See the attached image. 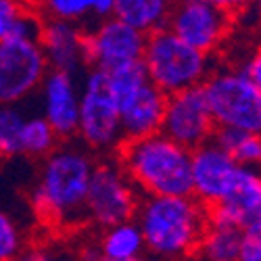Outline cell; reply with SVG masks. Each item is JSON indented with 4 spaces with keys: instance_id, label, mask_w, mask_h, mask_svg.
<instances>
[{
    "instance_id": "cell-1",
    "label": "cell",
    "mask_w": 261,
    "mask_h": 261,
    "mask_svg": "<svg viewBox=\"0 0 261 261\" xmlns=\"http://www.w3.org/2000/svg\"><path fill=\"white\" fill-rule=\"evenodd\" d=\"M96 155L82 142H59L42 159L32 205L42 222L59 228H75L86 222V192Z\"/></svg>"
},
{
    "instance_id": "cell-2",
    "label": "cell",
    "mask_w": 261,
    "mask_h": 261,
    "mask_svg": "<svg viewBox=\"0 0 261 261\" xmlns=\"http://www.w3.org/2000/svg\"><path fill=\"white\" fill-rule=\"evenodd\" d=\"M134 220L144 236L146 255L157 259L194 257L209 228V209L194 194L140 197Z\"/></svg>"
},
{
    "instance_id": "cell-3",
    "label": "cell",
    "mask_w": 261,
    "mask_h": 261,
    "mask_svg": "<svg viewBox=\"0 0 261 261\" xmlns=\"http://www.w3.org/2000/svg\"><path fill=\"white\" fill-rule=\"evenodd\" d=\"M192 150L163 132L123 140L115 159L140 197L150 194H192Z\"/></svg>"
},
{
    "instance_id": "cell-4",
    "label": "cell",
    "mask_w": 261,
    "mask_h": 261,
    "mask_svg": "<svg viewBox=\"0 0 261 261\" xmlns=\"http://www.w3.org/2000/svg\"><path fill=\"white\" fill-rule=\"evenodd\" d=\"M142 63L150 84L165 94L201 86L220 65V55H209L190 46L169 28L146 36Z\"/></svg>"
},
{
    "instance_id": "cell-5",
    "label": "cell",
    "mask_w": 261,
    "mask_h": 261,
    "mask_svg": "<svg viewBox=\"0 0 261 261\" xmlns=\"http://www.w3.org/2000/svg\"><path fill=\"white\" fill-rule=\"evenodd\" d=\"M96 157H111L123 142L119 105L109 86L105 69L88 67L80 82V121L77 136Z\"/></svg>"
},
{
    "instance_id": "cell-6",
    "label": "cell",
    "mask_w": 261,
    "mask_h": 261,
    "mask_svg": "<svg viewBox=\"0 0 261 261\" xmlns=\"http://www.w3.org/2000/svg\"><path fill=\"white\" fill-rule=\"evenodd\" d=\"M217 125L261 132V90L241 67H217L201 84Z\"/></svg>"
},
{
    "instance_id": "cell-7",
    "label": "cell",
    "mask_w": 261,
    "mask_h": 261,
    "mask_svg": "<svg viewBox=\"0 0 261 261\" xmlns=\"http://www.w3.org/2000/svg\"><path fill=\"white\" fill-rule=\"evenodd\" d=\"M140 194L115 159L96 157L88 192H86V222L102 230L119 222L134 220Z\"/></svg>"
},
{
    "instance_id": "cell-8",
    "label": "cell",
    "mask_w": 261,
    "mask_h": 261,
    "mask_svg": "<svg viewBox=\"0 0 261 261\" xmlns=\"http://www.w3.org/2000/svg\"><path fill=\"white\" fill-rule=\"evenodd\" d=\"M40 40L5 36L0 40V102H25L48 73Z\"/></svg>"
},
{
    "instance_id": "cell-9",
    "label": "cell",
    "mask_w": 261,
    "mask_h": 261,
    "mask_svg": "<svg viewBox=\"0 0 261 261\" xmlns=\"http://www.w3.org/2000/svg\"><path fill=\"white\" fill-rule=\"evenodd\" d=\"M232 25L234 17L213 0H176L167 19V28L173 34L209 55H220Z\"/></svg>"
},
{
    "instance_id": "cell-10",
    "label": "cell",
    "mask_w": 261,
    "mask_h": 261,
    "mask_svg": "<svg viewBox=\"0 0 261 261\" xmlns=\"http://www.w3.org/2000/svg\"><path fill=\"white\" fill-rule=\"evenodd\" d=\"M86 28V61L88 67L111 71L125 63L140 61L146 46V34L125 21L109 15Z\"/></svg>"
},
{
    "instance_id": "cell-11",
    "label": "cell",
    "mask_w": 261,
    "mask_h": 261,
    "mask_svg": "<svg viewBox=\"0 0 261 261\" xmlns=\"http://www.w3.org/2000/svg\"><path fill=\"white\" fill-rule=\"evenodd\" d=\"M215 119L205 98L203 86L167 94L161 132L186 148H197L215 134Z\"/></svg>"
},
{
    "instance_id": "cell-12",
    "label": "cell",
    "mask_w": 261,
    "mask_h": 261,
    "mask_svg": "<svg viewBox=\"0 0 261 261\" xmlns=\"http://www.w3.org/2000/svg\"><path fill=\"white\" fill-rule=\"evenodd\" d=\"M209 209V224L234 226L241 232L261 228V169L238 165L224 197Z\"/></svg>"
},
{
    "instance_id": "cell-13",
    "label": "cell",
    "mask_w": 261,
    "mask_h": 261,
    "mask_svg": "<svg viewBox=\"0 0 261 261\" xmlns=\"http://www.w3.org/2000/svg\"><path fill=\"white\" fill-rule=\"evenodd\" d=\"M42 115L53 125L61 140H73L77 136L80 121V80L75 73L48 69L40 84Z\"/></svg>"
},
{
    "instance_id": "cell-14",
    "label": "cell",
    "mask_w": 261,
    "mask_h": 261,
    "mask_svg": "<svg viewBox=\"0 0 261 261\" xmlns=\"http://www.w3.org/2000/svg\"><path fill=\"white\" fill-rule=\"evenodd\" d=\"M236 169L238 163L213 138L203 142L190 153L192 194L207 207L215 205L226 194Z\"/></svg>"
},
{
    "instance_id": "cell-15",
    "label": "cell",
    "mask_w": 261,
    "mask_h": 261,
    "mask_svg": "<svg viewBox=\"0 0 261 261\" xmlns=\"http://www.w3.org/2000/svg\"><path fill=\"white\" fill-rule=\"evenodd\" d=\"M84 38H86V28L82 23L44 17L40 32V46L46 55L48 67L82 75L88 69Z\"/></svg>"
},
{
    "instance_id": "cell-16",
    "label": "cell",
    "mask_w": 261,
    "mask_h": 261,
    "mask_svg": "<svg viewBox=\"0 0 261 261\" xmlns=\"http://www.w3.org/2000/svg\"><path fill=\"white\" fill-rule=\"evenodd\" d=\"M167 94L161 92L157 86L144 84L142 88L119 105V119L123 140L142 138L148 134L161 132L163 113H165Z\"/></svg>"
},
{
    "instance_id": "cell-17",
    "label": "cell",
    "mask_w": 261,
    "mask_h": 261,
    "mask_svg": "<svg viewBox=\"0 0 261 261\" xmlns=\"http://www.w3.org/2000/svg\"><path fill=\"white\" fill-rule=\"evenodd\" d=\"M96 241L100 257L107 261H138L146 255L144 236L136 220H127L102 228Z\"/></svg>"
},
{
    "instance_id": "cell-18",
    "label": "cell",
    "mask_w": 261,
    "mask_h": 261,
    "mask_svg": "<svg viewBox=\"0 0 261 261\" xmlns=\"http://www.w3.org/2000/svg\"><path fill=\"white\" fill-rule=\"evenodd\" d=\"M176 0H115L113 17L125 21L146 36L167 28V19Z\"/></svg>"
},
{
    "instance_id": "cell-19",
    "label": "cell",
    "mask_w": 261,
    "mask_h": 261,
    "mask_svg": "<svg viewBox=\"0 0 261 261\" xmlns=\"http://www.w3.org/2000/svg\"><path fill=\"white\" fill-rule=\"evenodd\" d=\"M213 140L224 150H228L238 165L261 169V132H247V129L230 125H217Z\"/></svg>"
},
{
    "instance_id": "cell-20",
    "label": "cell",
    "mask_w": 261,
    "mask_h": 261,
    "mask_svg": "<svg viewBox=\"0 0 261 261\" xmlns=\"http://www.w3.org/2000/svg\"><path fill=\"white\" fill-rule=\"evenodd\" d=\"M243 232L234 226L209 224L194 257L207 261H238Z\"/></svg>"
},
{
    "instance_id": "cell-21",
    "label": "cell",
    "mask_w": 261,
    "mask_h": 261,
    "mask_svg": "<svg viewBox=\"0 0 261 261\" xmlns=\"http://www.w3.org/2000/svg\"><path fill=\"white\" fill-rule=\"evenodd\" d=\"M61 142L44 115H28L21 129V155L30 159H44Z\"/></svg>"
},
{
    "instance_id": "cell-22",
    "label": "cell",
    "mask_w": 261,
    "mask_h": 261,
    "mask_svg": "<svg viewBox=\"0 0 261 261\" xmlns=\"http://www.w3.org/2000/svg\"><path fill=\"white\" fill-rule=\"evenodd\" d=\"M25 117L23 102H0V159L21 155V129Z\"/></svg>"
},
{
    "instance_id": "cell-23",
    "label": "cell",
    "mask_w": 261,
    "mask_h": 261,
    "mask_svg": "<svg viewBox=\"0 0 261 261\" xmlns=\"http://www.w3.org/2000/svg\"><path fill=\"white\" fill-rule=\"evenodd\" d=\"M109 73V86H111V92L117 100V105L125 102L129 96H134L144 84H148V75L144 69V63L140 61H132L125 63L121 67H115Z\"/></svg>"
},
{
    "instance_id": "cell-24",
    "label": "cell",
    "mask_w": 261,
    "mask_h": 261,
    "mask_svg": "<svg viewBox=\"0 0 261 261\" xmlns=\"http://www.w3.org/2000/svg\"><path fill=\"white\" fill-rule=\"evenodd\" d=\"M30 5L38 9L42 17L75 21L82 25H86V19L90 17V9L86 0H34Z\"/></svg>"
},
{
    "instance_id": "cell-25",
    "label": "cell",
    "mask_w": 261,
    "mask_h": 261,
    "mask_svg": "<svg viewBox=\"0 0 261 261\" xmlns=\"http://www.w3.org/2000/svg\"><path fill=\"white\" fill-rule=\"evenodd\" d=\"M23 251V234L13 217L0 209V261H9L21 255Z\"/></svg>"
},
{
    "instance_id": "cell-26",
    "label": "cell",
    "mask_w": 261,
    "mask_h": 261,
    "mask_svg": "<svg viewBox=\"0 0 261 261\" xmlns=\"http://www.w3.org/2000/svg\"><path fill=\"white\" fill-rule=\"evenodd\" d=\"M238 259L241 261H261V228L243 232Z\"/></svg>"
},
{
    "instance_id": "cell-27",
    "label": "cell",
    "mask_w": 261,
    "mask_h": 261,
    "mask_svg": "<svg viewBox=\"0 0 261 261\" xmlns=\"http://www.w3.org/2000/svg\"><path fill=\"white\" fill-rule=\"evenodd\" d=\"M28 5L30 3H25V0H0V40L9 36L15 17Z\"/></svg>"
},
{
    "instance_id": "cell-28",
    "label": "cell",
    "mask_w": 261,
    "mask_h": 261,
    "mask_svg": "<svg viewBox=\"0 0 261 261\" xmlns=\"http://www.w3.org/2000/svg\"><path fill=\"white\" fill-rule=\"evenodd\" d=\"M241 69L255 82V86L261 90V44L245 59V63L241 65Z\"/></svg>"
},
{
    "instance_id": "cell-29",
    "label": "cell",
    "mask_w": 261,
    "mask_h": 261,
    "mask_svg": "<svg viewBox=\"0 0 261 261\" xmlns=\"http://www.w3.org/2000/svg\"><path fill=\"white\" fill-rule=\"evenodd\" d=\"M86 3H88L90 19L92 21L113 15V9H115V0H86Z\"/></svg>"
},
{
    "instance_id": "cell-30",
    "label": "cell",
    "mask_w": 261,
    "mask_h": 261,
    "mask_svg": "<svg viewBox=\"0 0 261 261\" xmlns=\"http://www.w3.org/2000/svg\"><path fill=\"white\" fill-rule=\"evenodd\" d=\"M213 3L220 7V9L228 11L232 17H238V15H243L245 11L253 9L255 0H213Z\"/></svg>"
},
{
    "instance_id": "cell-31",
    "label": "cell",
    "mask_w": 261,
    "mask_h": 261,
    "mask_svg": "<svg viewBox=\"0 0 261 261\" xmlns=\"http://www.w3.org/2000/svg\"><path fill=\"white\" fill-rule=\"evenodd\" d=\"M253 9L257 11V15L261 13V0H255V5H253Z\"/></svg>"
},
{
    "instance_id": "cell-32",
    "label": "cell",
    "mask_w": 261,
    "mask_h": 261,
    "mask_svg": "<svg viewBox=\"0 0 261 261\" xmlns=\"http://www.w3.org/2000/svg\"><path fill=\"white\" fill-rule=\"evenodd\" d=\"M259 25H261V13H259Z\"/></svg>"
}]
</instances>
